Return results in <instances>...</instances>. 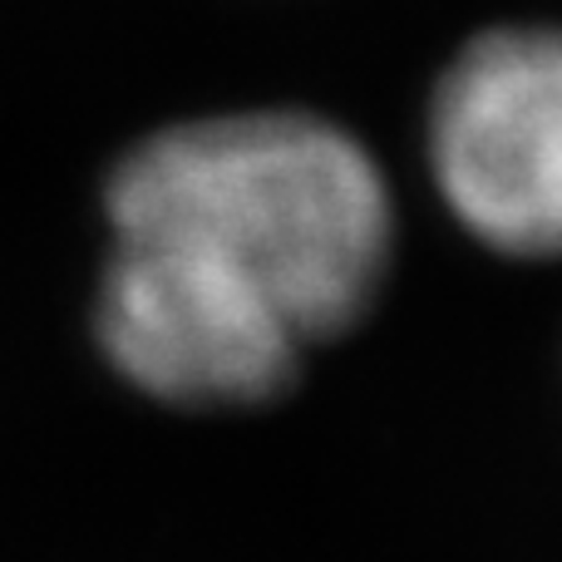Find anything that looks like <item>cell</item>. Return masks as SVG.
<instances>
[{"mask_svg":"<svg viewBox=\"0 0 562 562\" xmlns=\"http://www.w3.org/2000/svg\"><path fill=\"white\" fill-rule=\"evenodd\" d=\"M114 237L168 243L252 286L306 346L346 336L385 286L395 193L350 128L311 109L183 119L114 164Z\"/></svg>","mask_w":562,"mask_h":562,"instance_id":"6da1fadb","label":"cell"},{"mask_svg":"<svg viewBox=\"0 0 562 562\" xmlns=\"http://www.w3.org/2000/svg\"><path fill=\"white\" fill-rule=\"evenodd\" d=\"M439 203L474 243L562 262V25H498L445 65L425 114Z\"/></svg>","mask_w":562,"mask_h":562,"instance_id":"7a4b0ae2","label":"cell"},{"mask_svg":"<svg viewBox=\"0 0 562 562\" xmlns=\"http://www.w3.org/2000/svg\"><path fill=\"white\" fill-rule=\"evenodd\" d=\"M94 330L134 390L178 409H252L286 395L306 340L252 286L168 243L114 237Z\"/></svg>","mask_w":562,"mask_h":562,"instance_id":"3957f363","label":"cell"}]
</instances>
